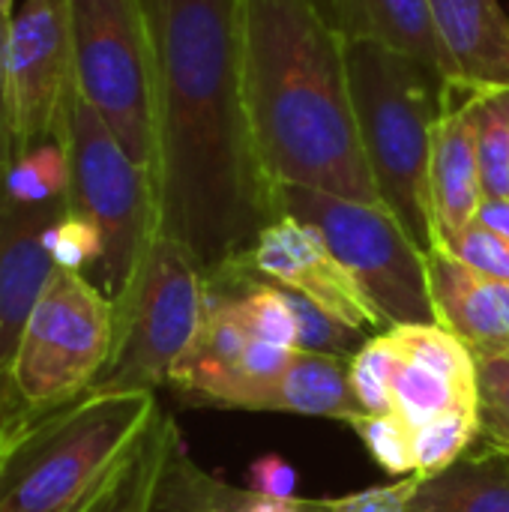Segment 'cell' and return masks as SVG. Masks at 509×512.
<instances>
[{"label": "cell", "mask_w": 509, "mask_h": 512, "mask_svg": "<svg viewBox=\"0 0 509 512\" xmlns=\"http://www.w3.org/2000/svg\"><path fill=\"white\" fill-rule=\"evenodd\" d=\"M483 426L477 408H450L414 429V477L432 480L462 462L480 444Z\"/></svg>", "instance_id": "21"}, {"label": "cell", "mask_w": 509, "mask_h": 512, "mask_svg": "<svg viewBox=\"0 0 509 512\" xmlns=\"http://www.w3.org/2000/svg\"><path fill=\"white\" fill-rule=\"evenodd\" d=\"M417 486H420L417 477H405L396 486H381V489L357 492L348 498H327V501H309V504L315 512H408V501Z\"/></svg>", "instance_id": "31"}, {"label": "cell", "mask_w": 509, "mask_h": 512, "mask_svg": "<svg viewBox=\"0 0 509 512\" xmlns=\"http://www.w3.org/2000/svg\"><path fill=\"white\" fill-rule=\"evenodd\" d=\"M447 249L459 261H465L471 270H477L489 279H498V282H509V240L492 234L489 228L474 222Z\"/></svg>", "instance_id": "30"}, {"label": "cell", "mask_w": 509, "mask_h": 512, "mask_svg": "<svg viewBox=\"0 0 509 512\" xmlns=\"http://www.w3.org/2000/svg\"><path fill=\"white\" fill-rule=\"evenodd\" d=\"M483 87L465 81L447 84V108L435 126L432 144V204L438 237L450 246L480 213L483 183L477 156V96Z\"/></svg>", "instance_id": "13"}, {"label": "cell", "mask_w": 509, "mask_h": 512, "mask_svg": "<svg viewBox=\"0 0 509 512\" xmlns=\"http://www.w3.org/2000/svg\"><path fill=\"white\" fill-rule=\"evenodd\" d=\"M309 501H279V498H267V495H240L237 498V512H306Z\"/></svg>", "instance_id": "35"}, {"label": "cell", "mask_w": 509, "mask_h": 512, "mask_svg": "<svg viewBox=\"0 0 509 512\" xmlns=\"http://www.w3.org/2000/svg\"><path fill=\"white\" fill-rule=\"evenodd\" d=\"M351 429L366 444L369 456L393 477H414V429L399 417L363 414L351 423Z\"/></svg>", "instance_id": "28"}, {"label": "cell", "mask_w": 509, "mask_h": 512, "mask_svg": "<svg viewBox=\"0 0 509 512\" xmlns=\"http://www.w3.org/2000/svg\"><path fill=\"white\" fill-rule=\"evenodd\" d=\"M0 12L12 18V15H15V12H12V0H0Z\"/></svg>", "instance_id": "38"}, {"label": "cell", "mask_w": 509, "mask_h": 512, "mask_svg": "<svg viewBox=\"0 0 509 512\" xmlns=\"http://www.w3.org/2000/svg\"><path fill=\"white\" fill-rule=\"evenodd\" d=\"M207 300V279L192 252L156 234L141 267L114 303V348L87 393H156L192 345Z\"/></svg>", "instance_id": "6"}, {"label": "cell", "mask_w": 509, "mask_h": 512, "mask_svg": "<svg viewBox=\"0 0 509 512\" xmlns=\"http://www.w3.org/2000/svg\"><path fill=\"white\" fill-rule=\"evenodd\" d=\"M426 258L438 324L459 336L477 357L507 354L509 282L471 270L444 243H438Z\"/></svg>", "instance_id": "14"}, {"label": "cell", "mask_w": 509, "mask_h": 512, "mask_svg": "<svg viewBox=\"0 0 509 512\" xmlns=\"http://www.w3.org/2000/svg\"><path fill=\"white\" fill-rule=\"evenodd\" d=\"M0 189L18 204H60L69 192V165L60 141L12 156L0 171ZM69 204V201H66Z\"/></svg>", "instance_id": "22"}, {"label": "cell", "mask_w": 509, "mask_h": 512, "mask_svg": "<svg viewBox=\"0 0 509 512\" xmlns=\"http://www.w3.org/2000/svg\"><path fill=\"white\" fill-rule=\"evenodd\" d=\"M60 144L69 165V210L99 228L105 243L96 270L99 288L111 303H120L156 237L150 168L129 156L108 123L78 93L69 96Z\"/></svg>", "instance_id": "5"}, {"label": "cell", "mask_w": 509, "mask_h": 512, "mask_svg": "<svg viewBox=\"0 0 509 512\" xmlns=\"http://www.w3.org/2000/svg\"><path fill=\"white\" fill-rule=\"evenodd\" d=\"M279 213L312 225L333 258L390 327L438 324L429 258L384 204L351 201L303 186H276Z\"/></svg>", "instance_id": "7"}, {"label": "cell", "mask_w": 509, "mask_h": 512, "mask_svg": "<svg viewBox=\"0 0 509 512\" xmlns=\"http://www.w3.org/2000/svg\"><path fill=\"white\" fill-rule=\"evenodd\" d=\"M72 93L69 0H24L6 36L9 159L60 141Z\"/></svg>", "instance_id": "10"}, {"label": "cell", "mask_w": 509, "mask_h": 512, "mask_svg": "<svg viewBox=\"0 0 509 512\" xmlns=\"http://www.w3.org/2000/svg\"><path fill=\"white\" fill-rule=\"evenodd\" d=\"M285 297H288V306L297 318V351H312V354H330V357H354L369 339L366 333L336 321L330 312H324L318 303H312L309 297L285 288Z\"/></svg>", "instance_id": "26"}, {"label": "cell", "mask_w": 509, "mask_h": 512, "mask_svg": "<svg viewBox=\"0 0 509 512\" xmlns=\"http://www.w3.org/2000/svg\"><path fill=\"white\" fill-rule=\"evenodd\" d=\"M9 15L0 12V171L9 162V120H6V36H9Z\"/></svg>", "instance_id": "34"}, {"label": "cell", "mask_w": 509, "mask_h": 512, "mask_svg": "<svg viewBox=\"0 0 509 512\" xmlns=\"http://www.w3.org/2000/svg\"><path fill=\"white\" fill-rule=\"evenodd\" d=\"M159 510V507H156ZM168 512H219L213 507H168Z\"/></svg>", "instance_id": "37"}, {"label": "cell", "mask_w": 509, "mask_h": 512, "mask_svg": "<svg viewBox=\"0 0 509 512\" xmlns=\"http://www.w3.org/2000/svg\"><path fill=\"white\" fill-rule=\"evenodd\" d=\"M156 411V393H84L30 417L0 462V512H78Z\"/></svg>", "instance_id": "4"}, {"label": "cell", "mask_w": 509, "mask_h": 512, "mask_svg": "<svg viewBox=\"0 0 509 512\" xmlns=\"http://www.w3.org/2000/svg\"><path fill=\"white\" fill-rule=\"evenodd\" d=\"M249 486L255 495L279 498V501H294L297 498V471L288 459L267 453L258 456L249 468Z\"/></svg>", "instance_id": "32"}, {"label": "cell", "mask_w": 509, "mask_h": 512, "mask_svg": "<svg viewBox=\"0 0 509 512\" xmlns=\"http://www.w3.org/2000/svg\"><path fill=\"white\" fill-rule=\"evenodd\" d=\"M477 156L483 198L509 201V87H483L477 96Z\"/></svg>", "instance_id": "23"}, {"label": "cell", "mask_w": 509, "mask_h": 512, "mask_svg": "<svg viewBox=\"0 0 509 512\" xmlns=\"http://www.w3.org/2000/svg\"><path fill=\"white\" fill-rule=\"evenodd\" d=\"M30 417H33V414H27V411L18 405L12 387H9V384H0V462H3V456H6V450H9V444L15 441L18 429H21Z\"/></svg>", "instance_id": "33"}, {"label": "cell", "mask_w": 509, "mask_h": 512, "mask_svg": "<svg viewBox=\"0 0 509 512\" xmlns=\"http://www.w3.org/2000/svg\"><path fill=\"white\" fill-rule=\"evenodd\" d=\"M393 399H396V414L411 426L420 429L438 414L450 408H474L462 399V393L441 375L429 372L426 366L408 360L399 354L393 366Z\"/></svg>", "instance_id": "24"}, {"label": "cell", "mask_w": 509, "mask_h": 512, "mask_svg": "<svg viewBox=\"0 0 509 512\" xmlns=\"http://www.w3.org/2000/svg\"><path fill=\"white\" fill-rule=\"evenodd\" d=\"M477 225H483V228H489L492 234L509 240V201L483 198L480 213H477Z\"/></svg>", "instance_id": "36"}, {"label": "cell", "mask_w": 509, "mask_h": 512, "mask_svg": "<svg viewBox=\"0 0 509 512\" xmlns=\"http://www.w3.org/2000/svg\"><path fill=\"white\" fill-rule=\"evenodd\" d=\"M258 411H285L303 417H327L354 423L363 417V408L354 399L348 363L330 354L294 351L288 369L264 393Z\"/></svg>", "instance_id": "18"}, {"label": "cell", "mask_w": 509, "mask_h": 512, "mask_svg": "<svg viewBox=\"0 0 509 512\" xmlns=\"http://www.w3.org/2000/svg\"><path fill=\"white\" fill-rule=\"evenodd\" d=\"M399 360V348L393 345L390 333L372 336L351 360H348V378L357 405L363 414H378L390 417L396 414V399H393V366Z\"/></svg>", "instance_id": "25"}, {"label": "cell", "mask_w": 509, "mask_h": 512, "mask_svg": "<svg viewBox=\"0 0 509 512\" xmlns=\"http://www.w3.org/2000/svg\"><path fill=\"white\" fill-rule=\"evenodd\" d=\"M45 243H48V252H51V261L57 270H72V273H84V276H87V270H99L102 255H105L99 228L72 210H66L48 228Z\"/></svg>", "instance_id": "29"}, {"label": "cell", "mask_w": 509, "mask_h": 512, "mask_svg": "<svg viewBox=\"0 0 509 512\" xmlns=\"http://www.w3.org/2000/svg\"><path fill=\"white\" fill-rule=\"evenodd\" d=\"M408 512H509V459L483 444L450 471L420 480Z\"/></svg>", "instance_id": "19"}, {"label": "cell", "mask_w": 509, "mask_h": 512, "mask_svg": "<svg viewBox=\"0 0 509 512\" xmlns=\"http://www.w3.org/2000/svg\"><path fill=\"white\" fill-rule=\"evenodd\" d=\"M456 81L509 87V18L498 0H429Z\"/></svg>", "instance_id": "16"}, {"label": "cell", "mask_w": 509, "mask_h": 512, "mask_svg": "<svg viewBox=\"0 0 509 512\" xmlns=\"http://www.w3.org/2000/svg\"><path fill=\"white\" fill-rule=\"evenodd\" d=\"M345 60L354 120L378 198L429 255L441 243L432 204V144L450 78L375 42L345 45Z\"/></svg>", "instance_id": "3"}, {"label": "cell", "mask_w": 509, "mask_h": 512, "mask_svg": "<svg viewBox=\"0 0 509 512\" xmlns=\"http://www.w3.org/2000/svg\"><path fill=\"white\" fill-rule=\"evenodd\" d=\"M240 264L261 279H270L309 297L336 321L360 333L387 330V324L363 297L357 282L333 258L321 234L294 216H279L276 222H270Z\"/></svg>", "instance_id": "11"}, {"label": "cell", "mask_w": 509, "mask_h": 512, "mask_svg": "<svg viewBox=\"0 0 509 512\" xmlns=\"http://www.w3.org/2000/svg\"><path fill=\"white\" fill-rule=\"evenodd\" d=\"M153 60L156 234L207 276L237 267L276 222V183L252 135L237 0H141Z\"/></svg>", "instance_id": "1"}, {"label": "cell", "mask_w": 509, "mask_h": 512, "mask_svg": "<svg viewBox=\"0 0 509 512\" xmlns=\"http://www.w3.org/2000/svg\"><path fill=\"white\" fill-rule=\"evenodd\" d=\"M66 210V201L18 204L0 189V384H9L24 324L54 273L45 237Z\"/></svg>", "instance_id": "12"}, {"label": "cell", "mask_w": 509, "mask_h": 512, "mask_svg": "<svg viewBox=\"0 0 509 512\" xmlns=\"http://www.w3.org/2000/svg\"><path fill=\"white\" fill-rule=\"evenodd\" d=\"M492 450H498V447H492ZM498 453H504V456H507V459H509V450H498Z\"/></svg>", "instance_id": "39"}, {"label": "cell", "mask_w": 509, "mask_h": 512, "mask_svg": "<svg viewBox=\"0 0 509 512\" xmlns=\"http://www.w3.org/2000/svg\"><path fill=\"white\" fill-rule=\"evenodd\" d=\"M177 447L180 435L174 420L156 411L150 426L138 435V441L123 453L105 483L78 512H156L159 492Z\"/></svg>", "instance_id": "17"}, {"label": "cell", "mask_w": 509, "mask_h": 512, "mask_svg": "<svg viewBox=\"0 0 509 512\" xmlns=\"http://www.w3.org/2000/svg\"><path fill=\"white\" fill-rule=\"evenodd\" d=\"M402 357L447 378L477 408V354L441 324H402L387 330Z\"/></svg>", "instance_id": "20"}, {"label": "cell", "mask_w": 509, "mask_h": 512, "mask_svg": "<svg viewBox=\"0 0 509 512\" xmlns=\"http://www.w3.org/2000/svg\"><path fill=\"white\" fill-rule=\"evenodd\" d=\"M477 414L486 447L509 450V351L477 357Z\"/></svg>", "instance_id": "27"}, {"label": "cell", "mask_w": 509, "mask_h": 512, "mask_svg": "<svg viewBox=\"0 0 509 512\" xmlns=\"http://www.w3.org/2000/svg\"><path fill=\"white\" fill-rule=\"evenodd\" d=\"M330 30L351 42H375L411 54L456 81L453 63L438 39L429 0H309Z\"/></svg>", "instance_id": "15"}, {"label": "cell", "mask_w": 509, "mask_h": 512, "mask_svg": "<svg viewBox=\"0 0 509 512\" xmlns=\"http://www.w3.org/2000/svg\"><path fill=\"white\" fill-rule=\"evenodd\" d=\"M237 36L243 99L270 180L381 204L342 36L309 0H237Z\"/></svg>", "instance_id": "2"}, {"label": "cell", "mask_w": 509, "mask_h": 512, "mask_svg": "<svg viewBox=\"0 0 509 512\" xmlns=\"http://www.w3.org/2000/svg\"><path fill=\"white\" fill-rule=\"evenodd\" d=\"M72 84L135 162H153V60L141 0H69Z\"/></svg>", "instance_id": "9"}, {"label": "cell", "mask_w": 509, "mask_h": 512, "mask_svg": "<svg viewBox=\"0 0 509 512\" xmlns=\"http://www.w3.org/2000/svg\"><path fill=\"white\" fill-rule=\"evenodd\" d=\"M114 348V303L84 273L57 270L39 294L9 372L18 405L39 417L81 399Z\"/></svg>", "instance_id": "8"}]
</instances>
